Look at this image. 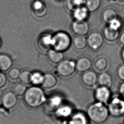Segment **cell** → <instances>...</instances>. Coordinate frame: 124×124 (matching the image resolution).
<instances>
[{"label":"cell","mask_w":124,"mask_h":124,"mask_svg":"<svg viewBox=\"0 0 124 124\" xmlns=\"http://www.w3.org/2000/svg\"><path fill=\"white\" fill-rule=\"evenodd\" d=\"M68 3L69 8L74 10L79 7L82 6L84 4V0H70Z\"/></svg>","instance_id":"31"},{"label":"cell","mask_w":124,"mask_h":124,"mask_svg":"<svg viewBox=\"0 0 124 124\" xmlns=\"http://www.w3.org/2000/svg\"><path fill=\"white\" fill-rule=\"evenodd\" d=\"M73 45L76 49L82 50L85 49L87 44V40L84 36L78 35L74 38Z\"/></svg>","instance_id":"20"},{"label":"cell","mask_w":124,"mask_h":124,"mask_svg":"<svg viewBox=\"0 0 124 124\" xmlns=\"http://www.w3.org/2000/svg\"><path fill=\"white\" fill-rule=\"evenodd\" d=\"M123 59H124V50H123Z\"/></svg>","instance_id":"37"},{"label":"cell","mask_w":124,"mask_h":124,"mask_svg":"<svg viewBox=\"0 0 124 124\" xmlns=\"http://www.w3.org/2000/svg\"><path fill=\"white\" fill-rule=\"evenodd\" d=\"M0 45H1V40H0Z\"/></svg>","instance_id":"38"},{"label":"cell","mask_w":124,"mask_h":124,"mask_svg":"<svg viewBox=\"0 0 124 124\" xmlns=\"http://www.w3.org/2000/svg\"><path fill=\"white\" fill-rule=\"evenodd\" d=\"M48 57L49 60L52 63H59L63 61L64 57V54L62 52L53 49L49 51Z\"/></svg>","instance_id":"18"},{"label":"cell","mask_w":124,"mask_h":124,"mask_svg":"<svg viewBox=\"0 0 124 124\" xmlns=\"http://www.w3.org/2000/svg\"><path fill=\"white\" fill-rule=\"evenodd\" d=\"M97 82L100 86L110 88L112 85V78L110 74L107 72H102L98 77Z\"/></svg>","instance_id":"15"},{"label":"cell","mask_w":124,"mask_h":124,"mask_svg":"<svg viewBox=\"0 0 124 124\" xmlns=\"http://www.w3.org/2000/svg\"><path fill=\"white\" fill-rule=\"evenodd\" d=\"M57 83V78L51 74H46L44 75L42 87L46 89H51L54 87Z\"/></svg>","instance_id":"14"},{"label":"cell","mask_w":124,"mask_h":124,"mask_svg":"<svg viewBox=\"0 0 124 124\" xmlns=\"http://www.w3.org/2000/svg\"><path fill=\"white\" fill-rule=\"evenodd\" d=\"M98 77L95 72L88 71L84 72L82 76L83 84L88 87H93L97 83Z\"/></svg>","instance_id":"10"},{"label":"cell","mask_w":124,"mask_h":124,"mask_svg":"<svg viewBox=\"0 0 124 124\" xmlns=\"http://www.w3.org/2000/svg\"><path fill=\"white\" fill-rule=\"evenodd\" d=\"M71 44L70 37L65 32H58L52 37V47L56 50L64 52L69 49Z\"/></svg>","instance_id":"3"},{"label":"cell","mask_w":124,"mask_h":124,"mask_svg":"<svg viewBox=\"0 0 124 124\" xmlns=\"http://www.w3.org/2000/svg\"><path fill=\"white\" fill-rule=\"evenodd\" d=\"M20 74L21 72L20 70L18 68H13L9 70L8 75V77L11 80H16L19 79Z\"/></svg>","instance_id":"30"},{"label":"cell","mask_w":124,"mask_h":124,"mask_svg":"<svg viewBox=\"0 0 124 124\" xmlns=\"http://www.w3.org/2000/svg\"><path fill=\"white\" fill-rule=\"evenodd\" d=\"M87 117L95 124H102L109 116L108 109L106 105L101 102H95L89 106L87 110Z\"/></svg>","instance_id":"2"},{"label":"cell","mask_w":124,"mask_h":124,"mask_svg":"<svg viewBox=\"0 0 124 124\" xmlns=\"http://www.w3.org/2000/svg\"><path fill=\"white\" fill-rule=\"evenodd\" d=\"M73 15L76 20H85L89 15V11L84 6H81L73 10Z\"/></svg>","instance_id":"17"},{"label":"cell","mask_w":124,"mask_h":124,"mask_svg":"<svg viewBox=\"0 0 124 124\" xmlns=\"http://www.w3.org/2000/svg\"></svg>","instance_id":"39"},{"label":"cell","mask_w":124,"mask_h":124,"mask_svg":"<svg viewBox=\"0 0 124 124\" xmlns=\"http://www.w3.org/2000/svg\"><path fill=\"white\" fill-rule=\"evenodd\" d=\"M44 75L38 71L32 73L31 76V84L38 86L42 85L43 82Z\"/></svg>","instance_id":"23"},{"label":"cell","mask_w":124,"mask_h":124,"mask_svg":"<svg viewBox=\"0 0 124 124\" xmlns=\"http://www.w3.org/2000/svg\"><path fill=\"white\" fill-rule=\"evenodd\" d=\"M32 8L34 14L37 17H44L47 13V8L41 0L34 1L32 3Z\"/></svg>","instance_id":"12"},{"label":"cell","mask_w":124,"mask_h":124,"mask_svg":"<svg viewBox=\"0 0 124 124\" xmlns=\"http://www.w3.org/2000/svg\"><path fill=\"white\" fill-rule=\"evenodd\" d=\"M62 98L59 96H54L51 97L48 101V106L51 110H56L61 106Z\"/></svg>","instance_id":"25"},{"label":"cell","mask_w":124,"mask_h":124,"mask_svg":"<svg viewBox=\"0 0 124 124\" xmlns=\"http://www.w3.org/2000/svg\"><path fill=\"white\" fill-rule=\"evenodd\" d=\"M32 73L29 71H24L21 72L19 79L21 82L24 85H29L31 83V76Z\"/></svg>","instance_id":"27"},{"label":"cell","mask_w":124,"mask_h":124,"mask_svg":"<svg viewBox=\"0 0 124 124\" xmlns=\"http://www.w3.org/2000/svg\"><path fill=\"white\" fill-rule=\"evenodd\" d=\"M117 76L120 80L124 81V65H121L118 69Z\"/></svg>","instance_id":"34"},{"label":"cell","mask_w":124,"mask_h":124,"mask_svg":"<svg viewBox=\"0 0 124 124\" xmlns=\"http://www.w3.org/2000/svg\"><path fill=\"white\" fill-rule=\"evenodd\" d=\"M12 65V61L9 56L0 54V71L5 72L9 70Z\"/></svg>","instance_id":"16"},{"label":"cell","mask_w":124,"mask_h":124,"mask_svg":"<svg viewBox=\"0 0 124 124\" xmlns=\"http://www.w3.org/2000/svg\"><path fill=\"white\" fill-rule=\"evenodd\" d=\"M111 91L110 88L100 86L94 91V96L97 102L106 105L111 100Z\"/></svg>","instance_id":"6"},{"label":"cell","mask_w":124,"mask_h":124,"mask_svg":"<svg viewBox=\"0 0 124 124\" xmlns=\"http://www.w3.org/2000/svg\"><path fill=\"white\" fill-rule=\"evenodd\" d=\"M72 108L67 105L61 106L55 111V114L60 117L66 118L72 115Z\"/></svg>","instance_id":"19"},{"label":"cell","mask_w":124,"mask_h":124,"mask_svg":"<svg viewBox=\"0 0 124 124\" xmlns=\"http://www.w3.org/2000/svg\"><path fill=\"white\" fill-rule=\"evenodd\" d=\"M88 120L87 115L84 113L78 112L72 115L68 124H89Z\"/></svg>","instance_id":"13"},{"label":"cell","mask_w":124,"mask_h":124,"mask_svg":"<svg viewBox=\"0 0 124 124\" xmlns=\"http://www.w3.org/2000/svg\"><path fill=\"white\" fill-rule=\"evenodd\" d=\"M27 89V87L25 85L22 83H16L14 84L12 87V91L17 96L24 95Z\"/></svg>","instance_id":"24"},{"label":"cell","mask_w":124,"mask_h":124,"mask_svg":"<svg viewBox=\"0 0 124 124\" xmlns=\"http://www.w3.org/2000/svg\"><path fill=\"white\" fill-rule=\"evenodd\" d=\"M109 114L115 117L124 115V100L119 97L113 98L110 101L108 107Z\"/></svg>","instance_id":"4"},{"label":"cell","mask_w":124,"mask_h":124,"mask_svg":"<svg viewBox=\"0 0 124 124\" xmlns=\"http://www.w3.org/2000/svg\"><path fill=\"white\" fill-rule=\"evenodd\" d=\"M84 4L89 12H94L100 6L101 0H84Z\"/></svg>","instance_id":"21"},{"label":"cell","mask_w":124,"mask_h":124,"mask_svg":"<svg viewBox=\"0 0 124 124\" xmlns=\"http://www.w3.org/2000/svg\"><path fill=\"white\" fill-rule=\"evenodd\" d=\"M120 40V42L122 43V44L124 45V33L123 34L121 35Z\"/></svg>","instance_id":"36"},{"label":"cell","mask_w":124,"mask_h":124,"mask_svg":"<svg viewBox=\"0 0 124 124\" xmlns=\"http://www.w3.org/2000/svg\"><path fill=\"white\" fill-rule=\"evenodd\" d=\"M102 18L105 22L108 24L115 19L117 18L116 12L111 9L106 10L103 14Z\"/></svg>","instance_id":"26"},{"label":"cell","mask_w":124,"mask_h":124,"mask_svg":"<svg viewBox=\"0 0 124 124\" xmlns=\"http://www.w3.org/2000/svg\"><path fill=\"white\" fill-rule=\"evenodd\" d=\"M52 37L53 36L50 34H46L42 36L40 39L42 46L47 48L52 46Z\"/></svg>","instance_id":"29"},{"label":"cell","mask_w":124,"mask_h":124,"mask_svg":"<svg viewBox=\"0 0 124 124\" xmlns=\"http://www.w3.org/2000/svg\"><path fill=\"white\" fill-rule=\"evenodd\" d=\"M76 70V63L73 61L66 60L59 63L56 71L59 75L67 77L72 75Z\"/></svg>","instance_id":"5"},{"label":"cell","mask_w":124,"mask_h":124,"mask_svg":"<svg viewBox=\"0 0 124 124\" xmlns=\"http://www.w3.org/2000/svg\"><path fill=\"white\" fill-rule=\"evenodd\" d=\"M18 101L17 96L12 91H7L1 98V105L7 110L13 109L17 105Z\"/></svg>","instance_id":"7"},{"label":"cell","mask_w":124,"mask_h":124,"mask_svg":"<svg viewBox=\"0 0 124 124\" xmlns=\"http://www.w3.org/2000/svg\"><path fill=\"white\" fill-rule=\"evenodd\" d=\"M7 78L5 74L0 71V89L4 87L7 84Z\"/></svg>","instance_id":"33"},{"label":"cell","mask_w":124,"mask_h":124,"mask_svg":"<svg viewBox=\"0 0 124 124\" xmlns=\"http://www.w3.org/2000/svg\"><path fill=\"white\" fill-rule=\"evenodd\" d=\"M104 35L107 40L113 41L118 38L119 35V32L111 29L108 27H106L104 30Z\"/></svg>","instance_id":"22"},{"label":"cell","mask_w":124,"mask_h":124,"mask_svg":"<svg viewBox=\"0 0 124 124\" xmlns=\"http://www.w3.org/2000/svg\"><path fill=\"white\" fill-rule=\"evenodd\" d=\"M87 44L92 50H96L102 46L103 43L102 35L98 32L91 34L88 37Z\"/></svg>","instance_id":"8"},{"label":"cell","mask_w":124,"mask_h":124,"mask_svg":"<svg viewBox=\"0 0 124 124\" xmlns=\"http://www.w3.org/2000/svg\"><path fill=\"white\" fill-rule=\"evenodd\" d=\"M109 27L111 29L115 30H118L122 26V24L120 21L117 18L115 19L110 22L109 24Z\"/></svg>","instance_id":"32"},{"label":"cell","mask_w":124,"mask_h":124,"mask_svg":"<svg viewBox=\"0 0 124 124\" xmlns=\"http://www.w3.org/2000/svg\"><path fill=\"white\" fill-rule=\"evenodd\" d=\"M107 61L105 58H101L96 61L94 63V67L98 71H102L107 67Z\"/></svg>","instance_id":"28"},{"label":"cell","mask_w":124,"mask_h":124,"mask_svg":"<svg viewBox=\"0 0 124 124\" xmlns=\"http://www.w3.org/2000/svg\"><path fill=\"white\" fill-rule=\"evenodd\" d=\"M46 100L43 90L36 86L28 88L24 95V101L25 104L32 108L39 107L45 103Z\"/></svg>","instance_id":"1"},{"label":"cell","mask_w":124,"mask_h":124,"mask_svg":"<svg viewBox=\"0 0 124 124\" xmlns=\"http://www.w3.org/2000/svg\"><path fill=\"white\" fill-rule=\"evenodd\" d=\"M119 92L124 100V81L122 82L119 87Z\"/></svg>","instance_id":"35"},{"label":"cell","mask_w":124,"mask_h":124,"mask_svg":"<svg viewBox=\"0 0 124 124\" xmlns=\"http://www.w3.org/2000/svg\"><path fill=\"white\" fill-rule=\"evenodd\" d=\"M92 63L90 60L86 57H81L76 63V70L80 72H85L89 71Z\"/></svg>","instance_id":"11"},{"label":"cell","mask_w":124,"mask_h":124,"mask_svg":"<svg viewBox=\"0 0 124 124\" xmlns=\"http://www.w3.org/2000/svg\"><path fill=\"white\" fill-rule=\"evenodd\" d=\"M72 30L78 35L85 36L89 30L88 24L85 20H76L73 22L72 25Z\"/></svg>","instance_id":"9"}]
</instances>
